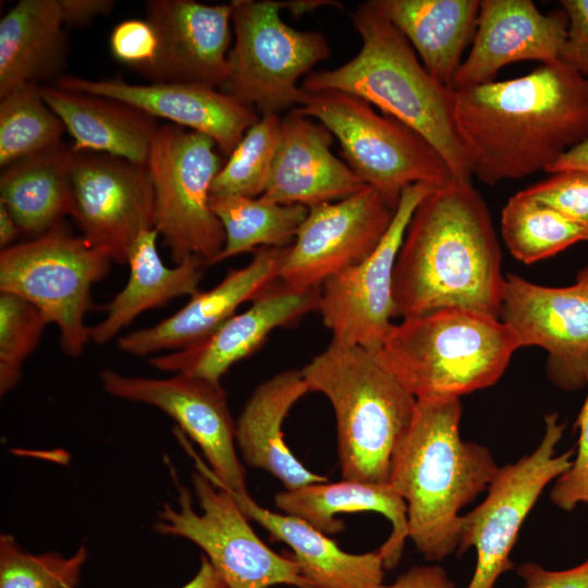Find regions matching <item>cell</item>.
Here are the masks:
<instances>
[{
  "label": "cell",
  "instance_id": "1",
  "mask_svg": "<svg viewBox=\"0 0 588 588\" xmlns=\"http://www.w3.org/2000/svg\"><path fill=\"white\" fill-rule=\"evenodd\" d=\"M453 91L456 132L485 184L546 171L588 139V79L562 61Z\"/></svg>",
  "mask_w": 588,
  "mask_h": 588
},
{
  "label": "cell",
  "instance_id": "2",
  "mask_svg": "<svg viewBox=\"0 0 588 588\" xmlns=\"http://www.w3.org/2000/svg\"><path fill=\"white\" fill-rule=\"evenodd\" d=\"M505 277L488 206L471 181L452 177L416 207L400 247L393 297L397 317L442 308L500 318Z\"/></svg>",
  "mask_w": 588,
  "mask_h": 588
},
{
  "label": "cell",
  "instance_id": "3",
  "mask_svg": "<svg viewBox=\"0 0 588 588\" xmlns=\"http://www.w3.org/2000/svg\"><path fill=\"white\" fill-rule=\"evenodd\" d=\"M462 411L460 397L418 400L392 458L388 485L404 500L408 539L428 562L457 550L460 511L500 468L486 445L461 438Z\"/></svg>",
  "mask_w": 588,
  "mask_h": 588
},
{
  "label": "cell",
  "instance_id": "4",
  "mask_svg": "<svg viewBox=\"0 0 588 588\" xmlns=\"http://www.w3.org/2000/svg\"><path fill=\"white\" fill-rule=\"evenodd\" d=\"M352 23L362 39L358 53L336 69L308 73L302 89L339 90L366 100L425 137L453 177L471 181L454 123L453 89L426 71L407 39L372 0L356 8Z\"/></svg>",
  "mask_w": 588,
  "mask_h": 588
},
{
  "label": "cell",
  "instance_id": "5",
  "mask_svg": "<svg viewBox=\"0 0 588 588\" xmlns=\"http://www.w3.org/2000/svg\"><path fill=\"white\" fill-rule=\"evenodd\" d=\"M301 371L309 392L323 394L334 412L342 479L388 483L415 396L360 346L331 341Z\"/></svg>",
  "mask_w": 588,
  "mask_h": 588
},
{
  "label": "cell",
  "instance_id": "6",
  "mask_svg": "<svg viewBox=\"0 0 588 588\" xmlns=\"http://www.w3.org/2000/svg\"><path fill=\"white\" fill-rule=\"evenodd\" d=\"M520 346L500 318L442 308L394 323L380 364L418 400L460 397L493 385Z\"/></svg>",
  "mask_w": 588,
  "mask_h": 588
},
{
  "label": "cell",
  "instance_id": "7",
  "mask_svg": "<svg viewBox=\"0 0 588 588\" xmlns=\"http://www.w3.org/2000/svg\"><path fill=\"white\" fill-rule=\"evenodd\" d=\"M295 109L331 132L347 166L393 209L407 186L425 183L439 187L453 177L445 160L425 137L397 119L378 113L357 96L331 89L305 91Z\"/></svg>",
  "mask_w": 588,
  "mask_h": 588
},
{
  "label": "cell",
  "instance_id": "8",
  "mask_svg": "<svg viewBox=\"0 0 588 588\" xmlns=\"http://www.w3.org/2000/svg\"><path fill=\"white\" fill-rule=\"evenodd\" d=\"M111 262L61 222L1 250L0 292L36 306L48 323L58 327L62 352L77 357L90 341L85 316L93 305L91 286L108 274Z\"/></svg>",
  "mask_w": 588,
  "mask_h": 588
},
{
  "label": "cell",
  "instance_id": "9",
  "mask_svg": "<svg viewBox=\"0 0 588 588\" xmlns=\"http://www.w3.org/2000/svg\"><path fill=\"white\" fill-rule=\"evenodd\" d=\"M234 42L223 93L258 113L298 108L305 91L299 78L331 54L320 32L298 30L285 24L280 12L285 1L233 0Z\"/></svg>",
  "mask_w": 588,
  "mask_h": 588
},
{
  "label": "cell",
  "instance_id": "10",
  "mask_svg": "<svg viewBox=\"0 0 588 588\" xmlns=\"http://www.w3.org/2000/svg\"><path fill=\"white\" fill-rule=\"evenodd\" d=\"M216 147L210 137L175 124L156 132L147 161L154 229L175 265L188 258L215 265L224 246L223 226L210 208L212 181L221 168Z\"/></svg>",
  "mask_w": 588,
  "mask_h": 588
},
{
  "label": "cell",
  "instance_id": "11",
  "mask_svg": "<svg viewBox=\"0 0 588 588\" xmlns=\"http://www.w3.org/2000/svg\"><path fill=\"white\" fill-rule=\"evenodd\" d=\"M192 485L201 512H195L191 491L177 485V509L162 505L154 524L156 532L182 537L201 548L228 588H315L293 556L278 554L256 535L228 489L199 468L192 475Z\"/></svg>",
  "mask_w": 588,
  "mask_h": 588
},
{
  "label": "cell",
  "instance_id": "12",
  "mask_svg": "<svg viewBox=\"0 0 588 588\" xmlns=\"http://www.w3.org/2000/svg\"><path fill=\"white\" fill-rule=\"evenodd\" d=\"M565 422L556 413L546 415L544 433L537 448L515 463L500 467L487 497L462 515L457 556L476 551V566L466 588H494L499 577L515 566L510 559L524 520L544 488L566 471L574 451L556 455Z\"/></svg>",
  "mask_w": 588,
  "mask_h": 588
},
{
  "label": "cell",
  "instance_id": "13",
  "mask_svg": "<svg viewBox=\"0 0 588 588\" xmlns=\"http://www.w3.org/2000/svg\"><path fill=\"white\" fill-rule=\"evenodd\" d=\"M99 380L111 396L155 406L173 418L206 458L207 465L197 460V468L232 492H248L236 451L235 421L220 382L186 373L127 376L111 368L100 370Z\"/></svg>",
  "mask_w": 588,
  "mask_h": 588
},
{
  "label": "cell",
  "instance_id": "14",
  "mask_svg": "<svg viewBox=\"0 0 588 588\" xmlns=\"http://www.w3.org/2000/svg\"><path fill=\"white\" fill-rule=\"evenodd\" d=\"M434 186L416 183L400 198L392 223L380 244L362 262L328 279L320 287L318 311L333 342L377 352L397 317L393 273L408 222Z\"/></svg>",
  "mask_w": 588,
  "mask_h": 588
},
{
  "label": "cell",
  "instance_id": "15",
  "mask_svg": "<svg viewBox=\"0 0 588 588\" xmlns=\"http://www.w3.org/2000/svg\"><path fill=\"white\" fill-rule=\"evenodd\" d=\"M500 319L513 329L520 346H539L548 353L546 370L554 385L564 391L587 388L588 265L563 287L507 274Z\"/></svg>",
  "mask_w": 588,
  "mask_h": 588
},
{
  "label": "cell",
  "instance_id": "16",
  "mask_svg": "<svg viewBox=\"0 0 588 588\" xmlns=\"http://www.w3.org/2000/svg\"><path fill=\"white\" fill-rule=\"evenodd\" d=\"M395 210L368 185L344 199L309 207L286 249L279 281L297 290L321 287L372 254Z\"/></svg>",
  "mask_w": 588,
  "mask_h": 588
},
{
  "label": "cell",
  "instance_id": "17",
  "mask_svg": "<svg viewBox=\"0 0 588 588\" xmlns=\"http://www.w3.org/2000/svg\"><path fill=\"white\" fill-rule=\"evenodd\" d=\"M72 218L82 236L112 261L125 265L132 245L154 229L155 197L147 166L106 154H73Z\"/></svg>",
  "mask_w": 588,
  "mask_h": 588
},
{
  "label": "cell",
  "instance_id": "18",
  "mask_svg": "<svg viewBox=\"0 0 588 588\" xmlns=\"http://www.w3.org/2000/svg\"><path fill=\"white\" fill-rule=\"evenodd\" d=\"M233 4L150 0L147 20L158 38L155 61L142 71L152 83L220 89L228 78Z\"/></svg>",
  "mask_w": 588,
  "mask_h": 588
},
{
  "label": "cell",
  "instance_id": "19",
  "mask_svg": "<svg viewBox=\"0 0 588 588\" xmlns=\"http://www.w3.org/2000/svg\"><path fill=\"white\" fill-rule=\"evenodd\" d=\"M68 90L111 98L152 118L210 137L230 156L244 134L259 120L258 112L218 88L180 84H130L119 78L88 79L64 75L53 83Z\"/></svg>",
  "mask_w": 588,
  "mask_h": 588
},
{
  "label": "cell",
  "instance_id": "20",
  "mask_svg": "<svg viewBox=\"0 0 588 588\" xmlns=\"http://www.w3.org/2000/svg\"><path fill=\"white\" fill-rule=\"evenodd\" d=\"M320 287L297 290L277 281L200 341L179 351L155 355L148 364L159 370L220 382L228 370L255 353L278 328L297 323L318 310Z\"/></svg>",
  "mask_w": 588,
  "mask_h": 588
},
{
  "label": "cell",
  "instance_id": "21",
  "mask_svg": "<svg viewBox=\"0 0 588 588\" xmlns=\"http://www.w3.org/2000/svg\"><path fill=\"white\" fill-rule=\"evenodd\" d=\"M568 20L561 9L542 13L530 0H481L468 56L456 70L452 89L493 82L517 61H560Z\"/></svg>",
  "mask_w": 588,
  "mask_h": 588
},
{
  "label": "cell",
  "instance_id": "22",
  "mask_svg": "<svg viewBox=\"0 0 588 588\" xmlns=\"http://www.w3.org/2000/svg\"><path fill=\"white\" fill-rule=\"evenodd\" d=\"M287 247L256 249L246 266L228 270L216 286L199 291L160 322L120 336L118 347L132 356L151 357L200 341L235 315L242 304L253 302L279 280Z\"/></svg>",
  "mask_w": 588,
  "mask_h": 588
},
{
  "label": "cell",
  "instance_id": "23",
  "mask_svg": "<svg viewBox=\"0 0 588 588\" xmlns=\"http://www.w3.org/2000/svg\"><path fill=\"white\" fill-rule=\"evenodd\" d=\"M333 135L296 109L281 118L280 137L261 198L307 208L350 197L367 186L331 151Z\"/></svg>",
  "mask_w": 588,
  "mask_h": 588
},
{
  "label": "cell",
  "instance_id": "24",
  "mask_svg": "<svg viewBox=\"0 0 588 588\" xmlns=\"http://www.w3.org/2000/svg\"><path fill=\"white\" fill-rule=\"evenodd\" d=\"M308 392L301 369L280 371L258 384L235 421L236 448L244 462L272 475L284 490L329 481L294 456L282 431L290 409Z\"/></svg>",
  "mask_w": 588,
  "mask_h": 588
},
{
  "label": "cell",
  "instance_id": "25",
  "mask_svg": "<svg viewBox=\"0 0 588 588\" xmlns=\"http://www.w3.org/2000/svg\"><path fill=\"white\" fill-rule=\"evenodd\" d=\"M40 91L73 137V151L106 154L147 166L159 127L155 118L111 98L56 85H42Z\"/></svg>",
  "mask_w": 588,
  "mask_h": 588
},
{
  "label": "cell",
  "instance_id": "26",
  "mask_svg": "<svg viewBox=\"0 0 588 588\" xmlns=\"http://www.w3.org/2000/svg\"><path fill=\"white\" fill-rule=\"evenodd\" d=\"M273 501L282 513L298 517L328 536L345 528L335 515L356 512L381 514L392 528L378 553L387 569L400 563L408 539L406 504L388 483L348 479L309 483L278 492Z\"/></svg>",
  "mask_w": 588,
  "mask_h": 588
},
{
  "label": "cell",
  "instance_id": "27",
  "mask_svg": "<svg viewBox=\"0 0 588 588\" xmlns=\"http://www.w3.org/2000/svg\"><path fill=\"white\" fill-rule=\"evenodd\" d=\"M230 492L248 519L291 548L303 576L315 588H379L383 585L385 568L378 550L346 552L305 520L262 507L248 492Z\"/></svg>",
  "mask_w": 588,
  "mask_h": 588
},
{
  "label": "cell",
  "instance_id": "28",
  "mask_svg": "<svg viewBox=\"0 0 588 588\" xmlns=\"http://www.w3.org/2000/svg\"><path fill=\"white\" fill-rule=\"evenodd\" d=\"M59 0H21L0 21V97L64 76L69 45Z\"/></svg>",
  "mask_w": 588,
  "mask_h": 588
},
{
  "label": "cell",
  "instance_id": "29",
  "mask_svg": "<svg viewBox=\"0 0 588 588\" xmlns=\"http://www.w3.org/2000/svg\"><path fill=\"white\" fill-rule=\"evenodd\" d=\"M158 232L143 231L132 245L127 265L130 275L125 286L99 309L105 318L89 327L90 341L103 345L146 310L161 307L180 296L192 297L199 290L206 266L197 258H188L175 267L162 261L158 248Z\"/></svg>",
  "mask_w": 588,
  "mask_h": 588
},
{
  "label": "cell",
  "instance_id": "30",
  "mask_svg": "<svg viewBox=\"0 0 588 588\" xmlns=\"http://www.w3.org/2000/svg\"><path fill=\"white\" fill-rule=\"evenodd\" d=\"M407 39L426 71L451 87L466 47L473 42L479 0H372Z\"/></svg>",
  "mask_w": 588,
  "mask_h": 588
},
{
  "label": "cell",
  "instance_id": "31",
  "mask_svg": "<svg viewBox=\"0 0 588 588\" xmlns=\"http://www.w3.org/2000/svg\"><path fill=\"white\" fill-rule=\"evenodd\" d=\"M74 151L60 146L2 169L0 203L21 233L37 237L72 216L71 164Z\"/></svg>",
  "mask_w": 588,
  "mask_h": 588
},
{
  "label": "cell",
  "instance_id": "32",
  "mask_svg": "<svg viewBox=\"0 0 588 588\" xmlns=\"http://www.w3.org/2000/svg\"><path fill=\"white\" fill-rule=\"evenodd\" d=\"M210 208L225 234L215 264L261 247L290 246L308 213L303 205L232 195H210Z\"/></svg>",
  "mask_w": 588,
  "mask_h": 588
},
{
  "label": "cell",
  "instance_id": "33",
  "mask_svg": "<svg viewBox=\"0 0 588 588\" xmlns=\"http://www.w3.org/2000/svg\"><path fill=\"white\" fill-rule=\"evenodd\" d=\"M501 234L510 253L532 264L573 244L588 241V230L567 220L524 189L511 196L502 210Z\"/></svg>",
  "mask_w": 588,
  "mask_h": 588
},
{
  "label": "cell",
  "instance_id": "34",
  "mask_svg": "<svg viewBox=\"0 0 588 588\" xmlns=\"http://www.w3.org/2000/svg\"><path fill=\"white\" fill-rule=\"evenodd\" d=\"M65 126L45 102L40 86L25 84L0 97L1 169L61 146Z\"/></svg>",
  "mask_w": 588,
  "mask_h": 588
},
{
  "label": "cell",
  "instance_id": "35",
  "mask_svg": "<svg viewBox=\"0 0 588 588\" xmlns=\"http://www.w3.org/2000/svg\"><path fill=\"white\" fill-rule=\"evenodd\" d=\"M280 126V114H261L218 171L210 195L260 197L269 181Z\"/></svg>",
  "mask_w": 588,
  "mask_h": 588
},
{
  "label": "cell",
  "instance_id": "36",
  "mask_svg": "<svg viewBox=\"0 0 588 588\" xmlns=\"http://www.w3.org/2000/svg\"><path fill=\"white\" fill-rule=\"evenodd\" d=\"M88 558L81 546L71 556L32 554L10 534L0 536V588H76Z\"/></svg>",
  "mask_w": 588,
  "mask_h": 588
},
{
  "label": "cell",
  "instance_id": "37",
  "mask_svg": "<svg viewBox=\"0 0 588 588\" xmlns=\"http://www.w3.org/2000/svg\"><path fill=\"white\" fill-rule=\"evenodd\" d=\"M48 321L28 301L0 292V393L21 381L25 360L34 353Z\"/></svg>",
  "mask_w": 588,
  "mask_h": 588
},
{
  "label": "cell",
  "instance_id": "38",
  "mask_svg": "<svg viewBox=\"0 0 588 588\" xmlns=\"http://www.w3.org/2000/svg\"><path fill=\"white\" fill-rule=\"evenodd\" d=\"M567 220L588 230V170L552 173L524 189Z\"/></svg>",
  "mask_w": 588,
  "mask_h": 588
},
{
  "label": "cell",
  "instance_id": "39",
  "mask_svg": "<svg viewBox=\"0 0 588 588\" xmlns=\"http://www.w3.org/2000/svg\"><path fill=\"white\" fill-rule=\"evenodd\" d=\"M574 429L579 432L575 458L571 467L555 479L549 493L551 502L565 512L573 511L580 503L588 506V382L587 395Z\"/></svg>",
  "mask_w": 588,
  "mask_h": 588
},
{
  "label": "cell",
  "instance_id": "40",
  "mask_svg": "<svg viewBox=\"0 0 588 588\" xmlns=\"http://www.w3.org/2000/svg\"><path fill=\"white\" fill-rule=\"evenodd\" d=\"M110 50L121 62L140 72L152 64L157 56L158 38L148 20H125L110 35Z\"/></svg>",
  "mask_w": 588,
  "mask_h": 588
},
{
  "label": "cell",
  "instance_id": "41",
  "mask_svg": "<svg viewBox=\"0 0 588 588\" xmlns=\"http://www.w3.org/2000/svg\"><path fill=\"white\" fill-rule=\"evenodd\" d=\"M568 20L560 61L588 79V0H562Z\"/></svg>",
  "mask_w": 588,
  "mask_h": 588
},
{
  "label": "cell",
  "instance_id": "42",
  "mask_svg": "<svg viewBox=\"0 0 588 588\" xmlns=\"http://www.w3.org/2000/svg\"><path fill=\"white\" fill-rule=\"evenodd\" d=\"M516 574L524 580V588H588V559L581 564L551 571L535 562L517 566Z\"/></svg>",
  "mask_w": 588,
  "mask_h": 588
},
{
  "label": "cell",
  "instance_id": "43",
  "mask_svg": "<svg viewBox=\"0 0 588 588\" xmlns=\"http://www.w3.org/2000/svg\"><path fill=\"white\" fill-rule=\"evenodd\" d=\"M379 588H456L440 565H414L390 585Z\"/></svg>",
  "mask_w": 588,
  "mask_h": 588
},
{
  "label": "cell",
  "instance_id": "44",
  "mask_svg": "<svg viewBox=\"0 0 588 588\" xmlns=\"http://www.w3.org/2000/svg\"><path fill=\"white\" fill-rule=\"evenodd\" d=\"M64 25L84 26L98 16L109 14L114 8L112 0H59Z\"/></svg>",
  "mask_w": 588,
  "mask_h": 588
},
{
  "label": "cell",
  "instance_id": "45",
  "mask_svg": "<svg viewBox=\"0 0 588 588\" xmlns=\"http://www.w3.org/2000/svg\"><path fill=\"white\" fill-rule=\"evenodd\" d=\"M588 170V139L571 148L546 169L549 173L565 170Z\"/></svg>",
  "mask_w": 588,
  "mask_h": 588
},
{
  "label": "cell",
  "instance_id": "46",
  "mask_svg": "<svg viewBox=\"0 0 588 588\" xmlns=\"http://www.w3.org/2000/svg\"><path fill=\"white\" fill-rule=\"evenodd\" d=\"M181 588H228V586L208 558L203 555L197 573Z\"/></svg>",
  "mask_w": 588,
  "mask_h": 588
},
{
  "label": "cell",
  "instance_id": "47",
  "mask_svg": "<svg viewBox=\"0 0 588 588\" xmlns=\"http://www.w3.org/2000/svg\"><path fill=\"white\" fill-rule=\"evenodd\" d=\"M21 233L16 222L7 209V207L0 203V247L1 250L12 246V243L16 240Z\"/></svg>",
  "mask_w": 588,
  "mask_h": 588
}]
</instances>
